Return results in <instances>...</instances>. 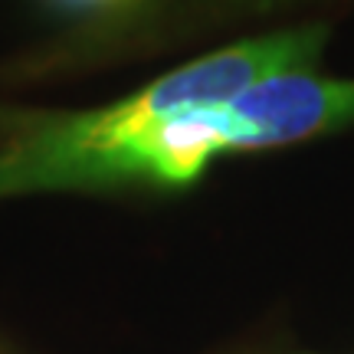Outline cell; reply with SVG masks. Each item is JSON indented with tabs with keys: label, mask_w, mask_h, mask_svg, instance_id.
Returning a JSON list of instances; mask_svg holds the SVG:
<instances>
[{
	"label": "cell",
	"mask_w": 354,
	"mask_h": 354,
	"mask_svg": "<svg viewBox=\"0 0 354 354\" xmlns=\"http://www.w3.org/2000/svg\"><path fill=\"white\" fill-rule=\"evenodd\" d=\"M69 7H99V3H112V0H63Z\"/></svg>",
	"instance_id": "3"
},
{
	"label": "cell",
	"mask_w": 354,
	"mask_h": 354,
	"mask_svg": "<svg viewBox=\"0 0 354 354\" xmlns=\"http://www.w3.org/2000/svg\"><path fill=\"white\" fill-rule=\"evenodd\" d=\"M220 151L269 148L302 141L354 122V79L279 73L243 88L227 102L207 105Z\"/></svg>",
	"instance_id": "2"
},
{
	"label": "cell",
	"mask_w": 354,
	"mask_h": 354,
	"mask_svg": "<svg viewBox=\"0 0 354 354\" xmlns=\"http://www.w3.org/2000/svg\"><path fill=\"white\" fill-rule=\"evenodd\" d=\"M322 39L325 30L318 26L250 39L167 73L154 86L112 109L46 128L43 135L20 141L17 148L0 154V194L105 180L109 154L135 131L194 105L227 102L269 76L295 73L318 56Z\"/></svg>",
	"instance_id": "1"
}]
</instances>
